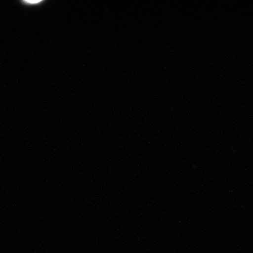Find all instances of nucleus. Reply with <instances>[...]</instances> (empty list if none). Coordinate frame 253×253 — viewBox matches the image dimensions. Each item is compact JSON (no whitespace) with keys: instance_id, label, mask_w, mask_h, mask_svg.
<instances>
[{"instance_id":"f257e3e1","label":"nucleus","mask_w":253,"mask_h":253,"mask_svg":"<svg viewBox=\"0 0 253 253\" xmlns=\"http://www.w3.org/2000/svg\"><path fill=\"white\" fill-rule=\"evenodd\" d=\"M27 3H28V4H37V3H39L41 1H25Z\"/></svg>"}]
</instances>
